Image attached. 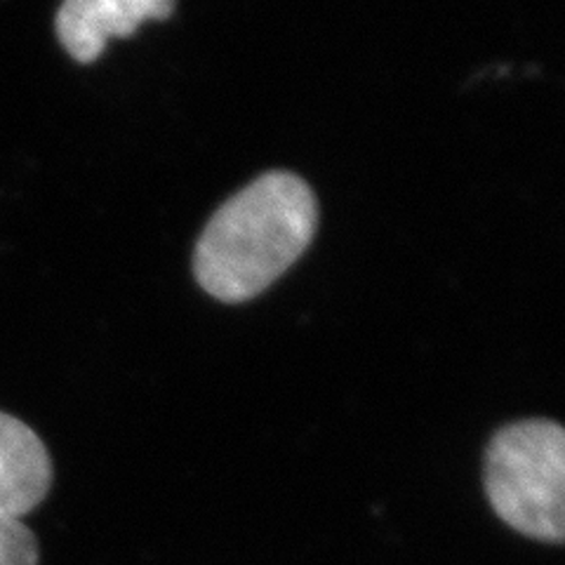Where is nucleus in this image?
<instances>
[{"label":"nucleus","instance_id":"nucleus-1","mask_svg":"<svg viewBox=\"0 0 565 565\" xmlns=\"http://www.w3.org/2000/svg\"><path fill=\"white\" fill-rule=\"evenodd\" d=\"M318 226L309 184L274 170L228 199L196 243L193 274L222 302H247L307 253Z\"/></svg>","mask_w":565,"mask_h":565},{"label":"nucleus","instance_id":"nucleus-2","mask_svg":"<svg viewBox=\"0 0 565 565\" xmlns=\"http://www.w3.org/2000/svg\"><path fill=\"white\" fill-rule=\"evenodd\" d=\"M486 494L509 527L563 542L565 535V434L552 419L509 424L486 452Z\"/></svg>","mask_w":565,"mask_h":565},{"label":"nucleus","instance_id":"nucleus-3","mask_svg":"<svg viewBox=\"0 0 565 565\" xmlns=\"http://www.w3.org/2000/svg\"><path fill=\"white\" fill-rule=\"evenodd\" d=\"M172 10L174 0H64L57 35L71 57L90 64L111 39H128L145 22L168 20Z\"/></svg>","mask_w":565,"mask_h":565},{"label":"nucleus","instance_id":"nucleus-4","mask_svg":"<svg viewBox=\"0 0 565 565\" xmlns=\"http://www.w3.org/2000/svg\"><path fill=\"white\" fill-rule=\"evenodd\" d=\"M50 486L52 462L39 434L0 413V516L20 521L45 500Z\"/></svg>","mask_w":565,"mask_h":565},{"label":"nucleus","instance_id":"nucleus-5","mask_svg":"<svg viewBox=\"0 0 565 565\" xmlns=\"http://www.w3.org/2000/svg\"><path fill=\"white\" fill-rule=\"evenodd\" d=\"M0 565H39V542L22 521L0 516Z\"/></svg>","mask_w":565,"mask_h":565}]
</instances>
